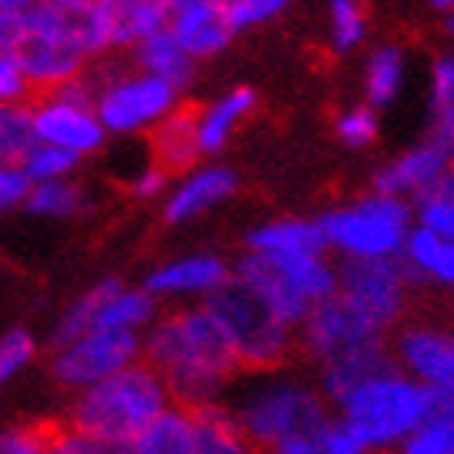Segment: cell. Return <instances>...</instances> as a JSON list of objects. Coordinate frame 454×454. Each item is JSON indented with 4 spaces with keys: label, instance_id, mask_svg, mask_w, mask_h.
<instances>
[{
    "label": "cell",
    "instance_id": "7dc6e473",
    "mask_svg": "<svg viewBox=\"0 0 454 454\" xmlns=\"http://www.w3.org/2000/svg\"><path fill=\"white\" fill-rule=\"evenodd\" d=\"M428 140H435L438 146H445L454 156V107L451 111L432 114V137Z\"/></svg>",
    "mask_w": 454,
    "mask_h": 454
},
{
    "label": "cell",
    "instance_id": "4dcf8cb0",
    "mask_svg": "<svg viewBox=\"0 0 454 454\" xmlns=\"http://www.w3.org/2000/svg\"><path fill=\"white\" fill-rule=\"evenodd\" d=\"M328 36L334 52H354L367 36V13L360 0H332L328 4Z\"/></svg>",
    "mask_w": 454,
    "mask_h": 454
},
{
    "label": "cell",
    "instance_id": "f907efd6",
    "mask_svg": "<svg viewBox=\"0 0 454 454\" xmlns=\"http://www.w3.org/2000/svg\"><path fill=\"white\" fill-rule=\"evenodd\" d=\"M426 4L438 13H454V0H426Z\"/></svg>",
    "mask_w": 454,
    "mask_h": 454
},
{
    "label": "cell",
    "instance_id": "c3c4849f",
    "mask_svg": "<svg viewBox=\"0 0 454 454\" xmlns=\"http://www.w3.org/2000/svg\"><path fill=\"white\" fill-rule=\"evenodd\" d=\"M426 195L428 199H454V162L442 172V176H438L435 185H432ZM426 195H419V199H426Z\"/></svg>",
    "mask_w": 454,
    "mask_h": 454
},
{
    "label": "cell",
    "instance_id": "5bb4252c",
    "mask_svg": "<svg viewBox=\"0 0 454 454\" xmlns=\"http://www.w3.org/2000/svg\"><path fill=\"white\" fill-rule=\"evenodd\" d=\"M396 370L438 396H454V328L445 322H403L389 340Z\"/></svg>",
    "mask_w": 454,
    "mask_h": 454
},
{
    "label": "cell",
    "instance_id": "60d3db41",
    "mask_svg": "<svg viewBox=\"0 0 454 454\" xmlns=\"http://www.w3.org/2000/svg\"><path fill=\"white\" fill-rule=\"evenodd\" d=\"M29 189H33V182L27 179V172L20 169V162L0 160V215L23 208Z\"/></svg>",
    "mask_w": 454,
    "mask_h": 454
},
{
    "label": "cell",
    "instance_id": "ee69618b",
    "mask_svg": "<svg viewBox=\"0 0 454 454\" xmlns=\"http://www.w3.org/2000/svg\"><path fill=\"white\" fill-rule=\"evenodd\" d=\"M0 454H49L46 428H10L0 435Z\"/></svg>",
    "mask_w": 454,
    "mask_h": 454
},
{
    "label": "cell",
    "instance_id": "bcb514c9",
    "mask_svg": "<svg viewBox=\"0 0 454 454\" xmlns=\"http://www.w3.org/2000/svg\"><path fill=\"white\" fill-rule=\"evenodd\" d=\"M318 438L322 435H293L279 442V445H273L266 454H322V442Z\"/></svg>",
    "mask_w": 454,
    "mask_h": 454
},
{
    "label": "cell",
    "instance_id": "74e56055",
    "mask_svg": "<svg viewBox=\"0 0 454 454\" xmlns=\"http://www.w3.org/2000/svg\"><path fill=\"white\" fill-rule=\"evenodd\" d=\"M412 221L419 227H426L428 234L454 244V199H428V195L426 199H416Z\"/></svg>",
    "mask_w": 454,
    "mask_h": 454
},
{
    "label": "cell",
    "instance_id": "ffe728a7",
    "mask_svg": "<svg viewBox=\"0 0 454 454\" xmlns=\"http://www.w3.org/2000/svg\"><path fill=\"white\" fill-rule=\"evenodd\" d=\"M247 254L260 256V260H293V256L328 254V250H325L322 231L315 221L276 218L256 224L247 234Z\"/></svg>",
    "mask_w": 454,
    "mask_h": 454
},
{
    "label": "cell",
    "instance_id": "ba28073f",
    "mask_svg": "<svg viewBox=\"0 0 454 454\" xmlns=\"http://www.w3.org/2000/svg\"><path fill=\"white\" fill-rule=\"evenodd\" d=\"M13 56L23 66L36 95H46V91H56V88L75 82L95 62L85 49V39H82V29H78V17L43 7L36 0L27 7L23 39H20Z\"/></svg>",
    "mask_w": 454,
    "mask_h": 454
},
{
    "label": "cell",
    "instance_id": "9c48e42d",
    "mask_svg": "<svg viewBox=\"0 0 454 454\" xmlns=\"http://www.w3.org/2000/svg\"><path fill=\"white\" fill-rule=\"evenodd\" d=\"M29 130H33V143H46L62 153H72L75 160L101 153L107 133L95 114V91H91L88 72L56 91L33 98Z\"/></svg>",
    "mask_w": 454,
    "mask_h": 454
},
{
    "label": "cell",
    "instance_id": "6da1fadb",
    "mask_svg": "<svg viewBox=\"0 0 454 454\" xmlns=\"http://www.w3.org/2000/svg\"><path fill=\"white\" fill-rule=\"evenodd\" d=\"M143 364L160 373L176 406H221L237 380V360L205 305L162 312L143 332Z\"/></svg>",
    "mask_w": 454,
    "mask_h": 454
},
{
    "label": "cell",
    "instance_id": "8992f818",
    "mask_svg": "<svg viewBox=\"0 0 454 454\" xmlns=\"http://www.w3.org/2000/svg\"><path fill=\"white\" fill-rule=\"evenodd\" d=\"M201 305L208 309L215 325L224 334L227 348L237 360V370L270 373V370L283 367L286 357L293 354L295 332L279 322L244 283H237L234 276Z\"/></svg>",
    "mask_w": 454,
    "mask_h": 454
},
{
    "label": "cell",
    "instance_id": "7c38bea8",
    "mask_svg": "<svg viewBox=\"0 0 454 454\" xmlns=\"http://www.w3.org/2000/svg\"><path fill=\"white\" fill-rule=\"evenodd\" d=\"M78 29L91 59L133 52L146 36L166 29V0H91L78 13Z\"/></svg>",
    "mask_w": 454,
    "mask_h": 454
},
{
    "label": "cell",
    "instance_id": "4fadbf2b",
    "mask_svg": "<svg viewBox=\"0 0 454 454\" xmlns=\"http://www.w3.org/2000/svg\"><path fill=\"white\" fill-rule=\"evenodd\" d=\"M387 340L389 334L373 328L367 318H360L338 293L325 302H315L302 325L295 328V348L309 360H315L318 367L344 357V354H354V350L387 344Z\"/></svg>",
    "mask_w": 454,
    "mask_h": 454
},
{
    "label": "cell",
    "instance_id": "603a6c76",
    "mask_svg": "<svg viewBox=\"0 0 454 454\" xmlns=\"http://www.w3.org/2000/svg\"><path fill=\"white\" fill-rule=\"evenodd\" d=\"M393 367V354H389V340L387 344H377V348H364L354 350V354H344V357L332 360L318 367V393L325 396L328 406H338L340 399L348 396L350 389L364 383L367 377L380 373V370Z\"/></svg>",
    "mask_w": 454,
    "mask_h": 454
},
{
    "label": "cell",
    "instance_id": "52a82bcc",
    "mask_svg": "<svg viewBox=\"0 0 454 454\" xmlns=\"http://www.w3.org/2000/svg\"><path fill=\"white\" fill-rule=\"evenodd\" d=\"M322 231L325 250L348 260H396L409 231H412V205L389 195H367L350 205L325 211L315 221Z\"/></svg>",
    "mask_w": 454,
    "mask_h": 454
},
{
    "label": "cell",
    "instance_id": "816d5d0a",
    "mask_svg": "<svg viewBox=\"0 0 454 454\" xmlns=\"http://www.w3.org/2000/svg\"><path fill=\"white\" fill-rule=\"evenodd\" d=\"M445 29H448V36H451V43H454V13H448V23H445Z\"/></svg>",
    "mask_w": 454,
    "mask_h": 454
},
{
    "label": "cell",
    "instance_id": "7402d4cb",
    "mask_svg": "<svg viewBox=\"0 0 454 454\" xmlns=\"http://www.w3.org/2000/svg\"><path fill=\"white\" fill-rule=\"evenodd\" d=\"M256 107V95L250 88H231L221 98L201 111H192V127H195V143L201 156H215L227 146L234 130L247 121V114Z\"/></svg>",
    "mask_w": 454,
    "mask_h": 454
},
{
    "label": "cell",
    "instance_id": "e0dca14e",
    "mask_svg": "<svg viewBox=\"0 0 454 454\" xmlns=\"http://www.w3.org/2000/svg\"><path fill=\"white\" fill-rule=\"evenodd\" d=\"M454 162V156L438 146L435 140H426L412 146V150L399 153L396 160H389L383 169L377 172L373 179V192L377 195H389V199H412L416 201L419 195H426L435 179Z\"/></svg>",
    "mask_w": 454,
    "mask_h": 454
},
{
    "label": "cell",
    "instance_id": "ab89813d",
    "mask_svg": "<svg viewBox=\"0 0 454 454\" xmlns=\"http://www.w3.org/2000/svg\"><path fill=\"white\" fill-rule=\"evenodd\" d=\"M46 448L49 454H117L72 426H46Z\"/></svg>",
    "mask_w": 454,
    "mask_h": 454
},
{
    "label": "cell",
    "instance_id": "e575fe53",
    "mask_svg": "<svg viewBox=\"0 0 454 454\" xmlns=\"http://www.w3.org/2000/svg\"><path fill=\"white\" fill-rule=\"evenodd\" d=\"M334 130H338L344 146H350V150H367L370 143L380 137V117H377V111L367 105L348 107V111L338 117Z\"/></svg>",
    "mask_w": 454,
    "mask_h": 454
},
{
    "label": "cell",
    "instance_id": "9a60e30c",
    "mask_svg": "<svg viewBox=\"0 0 454 454\" xmlns=\"http://www.w3.org/2000/svg\"><path fill=\"white\" fill-rule=\"evenodd\" d=\"M234 276V266L218 254H182L172 260H162L153 266L143 289L156 299V302H182V305H201L218 293L221 286Z\"/></svg>",
    "mask_w": 454,
    "mask_h": 454
},
{
    "label": "cell",
    "instance_id": "7a4b0ae2",
    "mask_svg": "<svg viewBox=\"0 0 454 454\" xmlns=\"http://www.w3.org/2000/svg\"><path fill=\"white\" fill-rule=\"evenodd\" d=\"M231 403H221L260 454L293 435H322L334 416L318 387L283 373H254L244 387H231Z\"/></svg>",
    "mask_w": 454,
    "mask_h": 454
},
{
    "label": "cell",
    "instance_id": "8d00e7d4",
    "mask_svg": "<svg viewBox=\"0 0 454 454\" xmlns=\"http://www.w3.org/2000/svg\"><path fill=\"white\" fill-rule=\"evenodd\" d=\"M36 98L33 85H29L27 72L17 62L13 52H0V105L4 107H29V101Z\"/></svg>",
    "mask_w": 454,
    "mask_h": 454
},
{
    "label": "cell",
    "instance_id": "83f0119b",
    "mask_svg": "<svg viewBox=\"0 0 454 454\" xmlns=\"http://www.w3.org/2000/svg\"><path fill=\"white\" fill-rule=\"evenodd\" d=\"M195 454H260L224 406L195 412Z\"/></svg>",
    "mask_w": 454,
    "mask_h": 454
},
{
    "label": "cell",
    "instance_id": "ac0fdd59",
    "mask_svg": "<svg viewBox=\"0 0 454 454\" xmlns=\"http://www.w3.org/2000/svg\"><path fill=\"white\" fill-rule=\"evenodd\" d=\"M234 279L244 283L247 289H250L279 322L289 325L293 332L302 325V318L309 315V309H312V302H309L302 293H295L293 286L286 283L283 276L276 273L266 260H260V256H250V254L240 256L234 266Z\"/></svg>",
    "mask_w": 454,
    "mask_h": 454
},
{
    "label": "cell",
    "instance_id": "f35d334b",
    "mask_svg": "<svg viewBox=\"0 0 454 454\" xmlns=\"http://www.w3.org/2000/svg\"><path fill=\"white\" fill-rule=\"evenodd\" d=\"M318 442H322V454H373L367 445V438L360 435L348 419H340L338 412L328 419V426L322 428Z\"/></svg>",
    "mask_w": 454,
    "mask_h": 454
},
{
    "label": "cell",
    "instance_id": "5b68a950",
    "mask_svg": "<svg viewBox=\"0 0 454 454\" xmlns=\"http://www.w3.org/2000/svg\"><path fill=\"white\" fill-rule=\"evenodd\" d=\"M88 82L95 91V114L107 137H140L153 133L166 117L182 107V91L153 78L130 62H107L88 68Z\"/></svg>",
    "mask_w": 454,
    "mask_h": 454
},
{
    "label": "cell",
    "instance_id": "d590c367",
    "mask_svg": "<svg viewBox=\"0 0 454 454\" xmlns=\"http://www.w3.org/2000/svg\"><path fill=\"white\" fill-rule=\"evenodd\" d=\"M286 7H289V0H227L224 13H227L231 29L240 33V29L263 27V23H270L273 17H279Z\"/></svg>",
    "mask_w": 454,
    "mask_h": 454
},
{
    "label": "cell",
    "instance_id": "cb8c5ba5",
    "mask_svg": "<svg viewBox=\"0 0 454 454\" xmlns=\"http://www.w3.org/2000/svg\"><path fill=\"white\" fill-rule=\"evenodd\" d=\"M117 454H195V412L172 403Z\"/></svg>",
    "mask_w": 454,
    "mask_h": 454
},
{
    "label": "cell",
    "instance_id": "277c9868",
    "mask_svg": "<svg viewBox=\"0 0 454 454\" xmlns=\"http://www.w3.org/2000/svg\"><path fill=\"white\" fill-rule=\"evenodd\" d=\"M334 409L367 438L370 451H396L435 412V393L419 387L393 364L357 383Z\"/></svg>",
    "mask_w": 454,
    "mask_h": 454
},
{
    "label": "cell",
    "instance_id": "b9f144b4",
    "mask_svg": "<svg viewBox=\"0 0 454 454\" xmlns=\"http://www.w3.org/2000/svg\"><path fill=\"white\" fill-rule=\"evenodd\" d=\"M169 192V172L156 166V162H146L143 169H137L130 176V195L140 201H156Z\"/></svg>",
    "mask_w": 454,
    "mask_h": 454
},
{
    "label": "cell",
    "instance_id": "8fae6325",
    "mask_svg": "<svg viewBox=\"0 0 454 454\" xmlns=\"http://www.w3.org/2000/svg\"><path fill=\"white\" fill-rule=\"evenodd\" d=\"M409 289L399 260H348L338 266V295L383 334L406 322Z\"/></svg>",
    "mask_w": 454,
    "mask_h": 454
},
{
    "label": "cell",
    "instance_id": "3957f363",
    "mask_svg": "<svg viewBox=\"0 0 454 454\" xmlns=\"http://www.w3.org/2000/svg\"><path fill=\"white\" fill-rule=\"evenodd\" d=\"M169 406L172 396L166 383L156 370L140 360V364L101 380L95 387L75 393L66 426L95 438L111 451H121Z\"/></svg>",
    "mask_w": 454,
    "mask_h": 454
},
{
    "label": "cell",
    "instance_id": "30bf717a",
    "mask_svg": "<svg viewBox=\"0 0 454 454\" xmlns=\"http://www.w3.org/2000/svg\"><path fill=\"white\" fill-rule=\"evenodd\" d=\"M143 360V334L130 332H85L78 338L56 344L52 360H49V373L72 393L95 387L101 380L121 373Z\"/></svg>",
    "mask_w": 454,
    "mask_h": 454
},
{
    "label": "cell",
    "instance_id": "f6af8a7d",
    "mask_svg": "<svg viewBox=\"0 0 454 454\" xmlns=\"http://www.w3.org/2000/svg\"><path fill=\"white\" fill-rule=\"evenodd\" d=\"M27 10H0V52H17Z\"/></svg>",
    "mask_w": 454,
    "mask_h": 454
},
{
    "label": "cell",
    "instance_id": "d4e9b609",
    "mask_svg": "<svg viewBox=\"0 0 454 454\" xmlns=\"http://www.w3.org/2000/svg\"><path fill=\"white\" fill-rule=\"evenodd\" d=\"M130 66L146 72L153 78H162L166 85H172L176 91H185L192 85V78H195V59H189L182 52V46L176 39L160 29V33H153L140 43V46L130 52Z\"/></svg>",
    "mask_w": 454,
    "mask_h": 454
},
{
    "label": "cell",
    "instance_id": "2e32d148",
    "mask_svg": "<svg viewBox=\"0 0 454 454\" xmlns=\"http://www.w3.org/2000/svg\"><path fill=\"white\" fill-rule=\"evenodd\" d=\"M237 192V176L227 166H195L169 182V192L162 195V218L166 224H189L199 221L227 201Z\"/></svg>",
    "mask_w": 454,
    "mask_h": 454
},
{
    "label": "cell",
    "instance_id": "d6a6232c",
    "mask_svg": "<svg viewBox=\"0 0 454 454\" xmlns=\"http://www.w3.org/2000/svg\"><path fill=\"white\" fill-rule=\"evenodd\" d=\"M36 354L39 344L27 328H10L7 334H0V383L20 377L36 360Z\"/></svg>",
    "mask_w": 454,
    "mask_h": 454
},
{
    "label": "cell",
    "instance_id": "681fc988",
    "mask_svg": "<svg viewBox=\"0 0 454 454\" xmlns=\"http://www.w3.org/2000/svg\"><path fill=\"white\" fill-rule=\"evenodd\" d=\"M36 4L59 10V13H68V17H78V13H82V10H85L91 0H36Z\"/></svg>",
    "mask_w": 454,
    "mask_h": 454
},
{
    "label": "cell",
    "instance_id": "836d02e7",
    "mask_svg": "<svg viewBox=\"0 0 454 454\" xmlns=\"http://www.w3.org/2000/svg\"><path fill=\"white\" fill-rule=\"evenodd\" d=\"M29 146H33L29 107H4L0 105V160L20 162Z\"/></svg>",
    "mask_w": 454,
    "mask_h": 454
},
{
    "label": "cell",
    "instance_id": "f546056e",
    "mask_svg": "<svg viewBox=\"0 0 454 454\" xmlns=\"http://www.w3.org/2000/svg\"><path fill=\"white\" fill-rule=\"evenodd\" d=\"M396 454H454V396L435 393V412L396 448Z\"/></svg>",
    "mask_w": 454,
    "mask_h": 454
},
{
    "label": "cell",
    "instance_id": "484cf974",
    "mask_svg": "<svg viewBox=\"0 0 454 454\" xmlns=\"http://www.w3.org/2000/svg\"><path fill=\"white\" fill-rule=\"evenodd\" d=\"M153 137V156L156 166L169 172H189L199 162V143H195V127H192V111L179 107V111L166 117V121L150 133Z\"/></svg>",
    "mask_w": 454,
    "mask_h": 454
},
{
    "label": "cell",
    "instance_id": "1f68e13d",
    "mask_svg": "<svg viewBox=\"0 0 454 454\" xmlns=\"http://www.w3.org/2000/svg\"><path fill=\"white\" fill-rule=\"evenodd\" d=\"M78 162L72 153H62L56 146H46V143H33L23 160H20V169L27 172V179L33 185L39 182H59V179H72L78 169Z\"/></svg>",
    "mask_w": 454,
    "mask_h": 454
},
{
    "label": "cell",
    "instance_id": "44dd1931",
    "mask_svg": "<svg viewBox=\"0 0 454 454\" xmlns=\"http://www.w3.org/2000/svg\"><path fill=\"white\" fill-rule=\"evenodd\" d=\"M396 260L403 266V273H406L409 286H442V289H454V244L428 234L426 227L412 224Z\"/></svg>",
    "mask_w": 454,
    "mask_h": 454
},
{
    "label": "cell",
    "instance_id": "f1b7e54d",
    "mask_svg": "<svg viewBox=\"0 0 454 454\" xmlns=\"http://www.w3.org/2000/svg\"><path fill=\"white\" fill-rule=\"evenodd\" d=\"M406 82V56L399 46H380L367 59L364 68V91H367V107H389L403 91Z\"/></svg>",
    "mask_w": 454,
    "mask_h": 454
},
{
    "label": "cell",
    "instance_id": "4316f807",
    "mask_svg": "<svg viewBox=\"0 0 454 454\" xmlns=\"http://www.w3.org/2000/svg\"><path fill=\"white\" fill-rule=\"evenodd\" d=\"M23 208L33 215V218H46V221H68L78 218L91 208V195H88L85 185H78L75 179H59V182H39L33 185L27 195V205Z\"/></svg>",
    "mask_w": 454,
    "mask_h": 454
},
{
    "label": "cell",
    "instance_id": "7bdbcfd3",
    "mask_svg": "<svg viewBox=\"0 0 454 454\" xmlns=\"http://www.w3.org/2000/svg\"><path fill=\"white\" fill-rule=\"evenodd\" d=\"M454 107V56H438L432 66V114Z\"/></svg>",
    "mask_w": 454,
    "mask_h": 454
},
{
    "label": "cell",
    "instance_id": "d6986e66",
    "mask_svg": "<svg viewBox=\"0 0 454 454\" xmlns=\"http://www.w3.org/2000/svg\"><path fill=\"white\" fill-rule=\"evenodd\" d=\"M160 318V302L143 286H127L121 279H101V299L95 309V328L105 332L143 334Z\"/></svg>",
    "mask_w": 454,
    "mask_h": 454
}]
</instances>
